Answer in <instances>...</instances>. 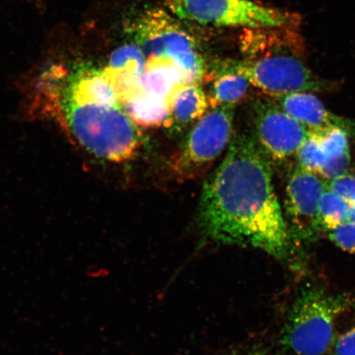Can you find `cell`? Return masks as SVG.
Masks as SVG:
<instances>
[{
    "label": "cell",
    "instance_id": "cell-1",
    "mask_svg": "<svg viewBox=\"0 0 355 355\" xmlns=\"http://www.w3.org/2000/svg\"><path fill=\"white\" fill-rule=\"evenodd\" d=\"M270 161L255 139L235 136L204 184L198 211L202 237L257 248L279 260L291 250V234L275 193Z\"/></svg>",
    "mask_w": 355,
    "mask_h": 355
},
{
    "label": "cell",
    "instance_id": "cell-2",
    "mask_svg": "<svg viewBox=\"0 0 355 355\" xmlns=\"http://www.w3.org/2000/svg\"><path fill=\"white\" fill-rule=\"evenodd\" d=\"M48 111L87 152L111 162L135 157L143 135L121 105L76 100L43 93Z\"/></svg>",
    "mask_w": 355,
    "mask_h": 355
},
{
    "label": "cell",
    "instance_id": "cell-3",
    "mask_svg": "<svg viewBox=\"0 0 355 355\" xmlns=\"http://www.w3.org/2000/svg\"><path fill=\"white\" fill-rule=\"evenodd\" d=\"M348 296L309 286L297 295L279 336L284 355H324L334 341L335 324L348 309Z\"/></svg>",
    "mask_w": 355,
    "mask_h": 355
},
{
    "label": "cell",
    "instance_id": "cell-4",
    "mask_svg": "<svg viewBox=\"0 0 355 355\" xmlns=\"http://www.w3.org/2000/svg\"><path fill=\"white\" fill-rule=\"evenodd\" d=\"M173 15L184 20L248 29L298 26L295 13L269 8L252 0H162Z\"/></svg>",
    "mask_w": 355,
    "mask_h": 355
},
{
    "label": "cell",
    "instance_id": "cell-5",
    "mask_svg": "<svg viewBox=\"0 0 355 355\" xmlns=\"http://www.w3.org/2000/svg\"><path fill=\"white\" fill-rule=\"evenodd\" d=\"M135 35L148 60H170L180 70L185 84L202 79L203 62L193 39L165 11L145 12L135 24Z\"/></svg>",
    "mask_w": 355,
    "mask_h": 355
},
{
    "label": "cell",
    "instance_id": "cell-6",
    "mask_svg": "<svg viewBox=\"0 0 355 355\" xmlns=\"http://www.w3.org/2000/svg\"><path fill=\"white\" fill-rule=\"evenodd\" d=\"M230 70L242 75L251 85L272 98L295 92L326 90L328 84L315 74L301 57L272 55L234 62Z\"/></svg>",
    "mask_w": 355,
    "mask_h": 355
},
{
    "label": "cell",
    "instance_id": "cell-7",
    "mask_svg": "<svg viewBox=\"0 0 355 355\" xmlns=\"http://www.w3.org/2000/svg\"><path fill=\"white\" fill-rule=\"evenodd\" d=\"M234 105H220L204 114L191 131L174 163L178 175L190 178L220 157L232 141Z\"/></svg>",
    "mask_w": 355,
    "mask_h": 355
},
{
    "label": "cell",
    "instance_id": "cell-8",
    "mask_svg": "<svg viewBox=\"0 0 355 355\" xmlns=\"http://www.w3.org/2000/svg\"><path fill=\"white\" fill-rule=\"evenodd\" d=\"M327 182L316 173L297 166L287 181L285 210L291 236L301 241H314L323 230L319 203Z\"/></svg>",
    "mask_w": 355,
    "mask_h": 355
},
{
    "label": "cell",
    "instance_id": "cell-9",
    "mask_svg": "<svg viewBox=\"0 0 355 355\" xmlns=\"http://www.w3.org/2000/svg\"><path fill=\"white\" fill-rule=\"evenodd\" d=\"M256 141L266 157L275 162L295 155L309 131L275 100L255 105Z\"/></svg>",
    "mask_w": 355,
    "mask_h": 355
},
{
    "label": "cell",
    "instance_id": "cell-10",
    "mask_svg": "<svg viewBox=\"0 0 355 355\" xmlns=\"http://www.w3.org/2000/svg\"><path fill=\"white\" fill-rule=\"evenodd\" d=\"M273 99L309 132L339 128L355 136V123L331 112L313 93L295 92Z\"/></svg>",
    "mask_w": 355,
    "mask_h": 355
},
{
    "label": "cell",
    "instance_id": "cell-11",
    "mask_svg": "<svg viewBox=\"0 0 355 355\" xmlns=\"http://www.w3.org/2000/svg\"><path fill=\"white\" fill-rule=\"evenodd\" d=\"M168 125L184 128L202 118L208 105L207 97L198 83L181 84L168 97Z\"/></svg>",
    "mask_w": 355,
    "mask_h": 355
},
{
    "label": "cell",
    "instance_id": "cell-12",
    "mask_svg": "<svg viewBox=\"0 0 355 355\" xmlns=\"http://www.w3.org/2000/svg\"><path fill=\"white\" fill-rule=\"evenodd\" d=\"M123 110L137 126L155 128L168 125L170 109L164 97L141 92L123 104Z\"/></svg>",
    "mask_w": 355,
    "mask_h": 355
},
{
    "label": "cell",
    "instance_id": "cell-13",
    "mask_svg": "<svg viewBox=\"0 0 355 355\" xmlns=\"http://www.w3.org/2000/svg\"><path fill=\"white\" fill-rule=\"evenodd\" d=\"M144 91L168 99L175 89L184 84L180 70L170 60H146L145 70L141 77Z\"/></svg>",
    "mask_w": 355,
    "mask_h": 355
},
{
    "label": "cell",
    "instance_id": "cell-14",
    "mask_svg": "<svg viewBox=\"0 0 355 355\" xmlns=\"http://www.w3.org/2000/svg\"><path fill=\"white\" fill-rule=\"evenodd\" d=\"M250 85L246 78L230 69L213 84L210 102L213 106L234 105L246 96Z\"/></svg>",
    "mask_w": 355,
    "mask_h": 355
},
{
    "label": "cell",
    "instance_id": "cell-15",
    "mask_svg": "<svg viewBox=\"0 0 355 355\" xmlns=\"http://www.w3.org/2000/svg\"><path fill=\"white\" fill-rule=\"evenodd\" d=\"M353 208L339 194L327 188L319 203V218L323 230H334L350 220Z\"/></svg>",
    "mask_w": 355,
    "mask_h": 355
},
{
    "label": "cell",
    "instance_id": "cell-16",
    "mask_svg": "<svg viewBox=\"0 0 355 355\" xmlns=\"http://www.w3.org/2000/svg\"><path fill=\"white\" fill-rule=\"evenodd\" d=\"M146 63V55L137 44H126L113 52L107 67L141 77Z\"/></svg>",
    "mask_w": 355,
    "mask_h": 355
},
{
    "label": "cell",
    "instance_id": "cell-17",
    "mask_svg": "<svg viewBox=\"0 0 355 355\" xmlns=\"http://www.w3.org/2000/svg\"><path fill=\"white\" fill-rule=\"evenodd\" d=\"M298 166L318 174L327 157L322 149L317 132H309L307 139L295 154Z\"/></svg>",
    "mask_w": 355,
    "mask_h": 355
},
{
    "label": "cell",
    "instance_id": "cell-18",
    "mask_svg": "<svg viewBox=\"0 0 355 355\" xmlns=\"http://www.w3.org/2000/svg\"><path fill=\"white\" fill-rule=\"evenodd\" d=\"M313 132L318 133L327 159L336 157L349 149V135L341 128H334L322 132Z\"/></svg>",
    "mask_w": 355,
    "mask_h": 355
},
{
    "label": "cell",
    "instance_id": "cell-19",
    "mask_svg": "<svg viewBox=\"0 0 355 355\" xmlns=\"http://www.w3.org/2000/svg\"><path fill=\"white\" fill-rule=\"evenodd\" d=\"M350 159H352V157H350L349 149L346 150L343 153L336 155V157L328 158L319 170L318 175L327 182L338 179V178L347 174Z\"/></svg>",
    "mask_w": 355,
    "mask_h": 355
},
{
    "label": "cell",
    "instance_id": "cell-20",
    "mask_svg": "<svg viewBox=\"0 0 355 355\" xmlns=\"http://www.w3.org/2000/svg\"><path fill=\"white\" fill-rule=\"evenodd\" d=\"M329 237L341 250L355 254V222L348 220L331 230Z\"/></svg>",
    "mask_w": 355,
    "mask_h": 355
},
{
    "label": "cell",
    "instance_id": "cell-21",
    "mask_svg": "<svg viewBox=\"0 0 355 355\" xmlns=\"http://www.w3.org/2000/svg\"><path fill=\"white\" fill-rule=\"evenodd\" d=\"M327 188L339 194L352 208L355 207V176L347 174L327 182Z\"/></svg>",
    "mask_w": 355,
    "mask_h": 355
},
{
    "label": "cell",
    "instance_id": "cell-22",
    "mask_svg": "<svg viewBox=\"0 0 355 355\" xmlns=\"http://www.w3.org/2000/svg\"><path fill=\"white\" fill-rule=\"evenodd\" d=\"M334 355H355V324L337 339Z\"/></svg>",
    "mask_w": 355,
    "mask_h": 355
},
{
    "label": "cell",
    "instance_id": "cell-23",
    "mask_svg": "<svg viewBox=\"0 0 355 355\" xmlns=\"http://www.w3.org/2000/svg\"><path fill=\"white\" fill-rule=\"evenodd\" d=\"M226 355H265L261 350L256 348L245 349H234Z\"/></svg>",
    "mask_w": 355,
    "mask_h": 355
},
{
    "label": "cell",
    "instance_id": "cell-24",
    "mask_svg": "<svg viewBox=\"0 0 355 355\" xmlns=\"http://www.w3.org/2000/svg\"><path fill=\"white\" fill-rule=\"evenodd\" d=\"M350 220H352V221L355 222V207L353 208L352 217H350Z\"/></svg>",
    "mask_w": 355,
    "mask_h": 355
}]
</instances>
